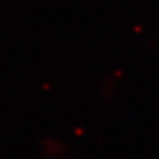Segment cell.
Segmentation results:
<instances>
[{
    "mask_svg": "<svg viewBox=\"0 0 159 159\" xmlns=\"http://www.w3.org/2000/svg\"><path fill=\"white\" fill-rule=\"evenodd\" d=\"M43 159H81L68 150L61 141L51 139L43 148Z\"/></svg>",
    "mask_w": 159,
    "mask_h": 159,
    "instance_id": "obj_1",
    "label": "cell"
}]
</instances>
